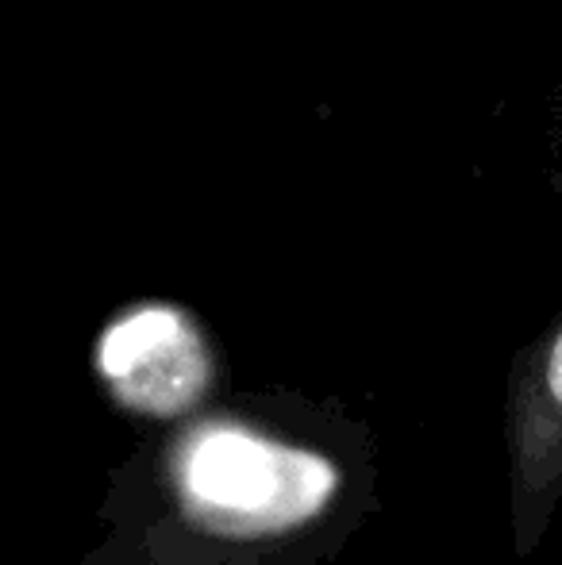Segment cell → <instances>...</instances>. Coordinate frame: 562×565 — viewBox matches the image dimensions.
I'll return each instance as SVG.
<instances>
[{"mask_svg":"<svg viewBox=\"0 0 562 565\" xmlns=\"http://www.w3.org/2000/svg\"><path fill=\"white\" fill-rule=\"evenodd\" d=\"M370 500V435L343 404L235 393L116 461L82 565H320Z\"/></svg>","mask_w":562,"mask_h":565,"instance_id":"cell-1","label":"cell"},{"mask_svg":"<svg viewBox=\"0 0 562 565\" xmlns=\"http://www.w3.org/2000/svg\"><path fill=\"white\" fill-rule=\"evenodd\" d=\"M97 365L116 401L131 412L189 416L212 381V347L193 312L178 305H136L116 312L97 342Z\"/></svg>","mask_w":562,"mask_h":565,"instance_id":"cell-2","label":"cell"}]
</instances>
